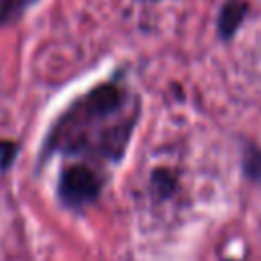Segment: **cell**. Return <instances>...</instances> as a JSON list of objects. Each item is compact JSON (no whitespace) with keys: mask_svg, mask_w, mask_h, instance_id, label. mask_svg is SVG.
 Returning a JSON list of instances; mask_svg holds the SVG:
<instances>
[{"mask_svg":"<svg viewBox=\"0 0 261 261\" xmlns=\"http://www.w3.org/2000/svg\"><path fill=\"white\" fill-rule=\"evenodd\" d=\"M102 190V175L88 163H71L63 167L57 184L59 200L69 208L92 204Z\"/></svg>","mask_w":261,"mask_h":261,"instance_id":"obj_2","label":"cell"},{"mask_svg":"<svg viewBox=\"0 0 261 261\" xmlns=\"http://www.w3.org/2000/svg\"><path fill=\"white\" fill-rule=\"evenodd\" d=\"M37 2L39 0H0V27L12 24L18 18H22L27 10Z\"/></svg>","mask_w":261,"mask_h":261,"instance_id":"obj_4","label":"cell"},{"mask_svg":"<svg viewBox=\"0 0 261 261\" xmlns=\"http://www.w3.org/2000/svg\"><path fill=\"white\" fill-rule=\"evenodd\" d=\"M137 122V104L118 82H102L73 100L47 133L43 151L118 161Z\"/></svg>","mask_w":261,"mask_h":261,"instance_id":"obj_1","label":"cell"},{"mask_svg":"<svg viewBox=\"0 0 261 261\" xmlns=\"http://www.w3.org/2000/svg\"><path fill=\"white\" fill-rule=\"evenodd\" d=\"M243 165H245V173H247L253 181H257V184L261 186V149L249 147L247 153H245Z\"/></svg>","mask_w":261,"mask_h":261,"instance_id":"obj_5","label":"cell"},{"mask_svg":"<svg viewBox=\"0 0 261 261\" xmlns=\"http://www.w3.org/2000/svg\"><path fill=\"white\" fill-rule=\"evenodd\" d=\"M247 2L243 0H228L222 10H220V16H218V31L222 35V39H230L237 29L241 27V22L245 20V14H247Z\"/></svg>","mask_w":261,"mask_h":261,"instance_id":"obj_3","label":"cell"}]
</instances>
